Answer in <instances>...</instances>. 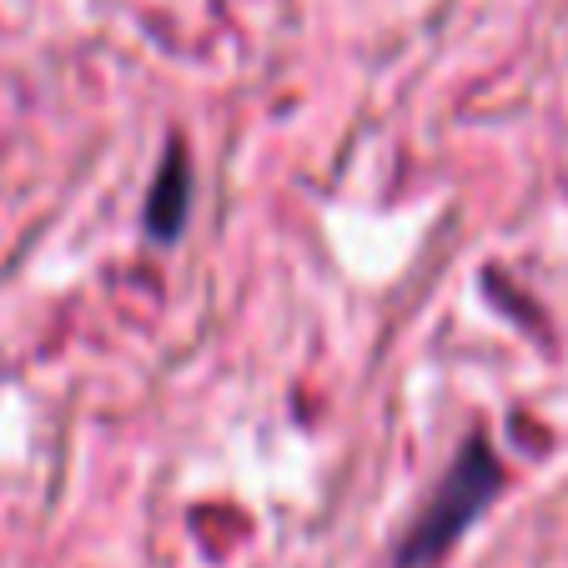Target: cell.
Here are the masks:
<instances>
[{
	"instance_id": "obj_1",
	"label": "cell",
	"mask_w": 568,
	"mask_h": 568,
	"mask_svg": "<svg viewBox=\"0 0 568 568\" xmlns=\"http://www.w3.org/2000/svg\"><path fill=\"white\" fill-rule=\"evenodd\" d=\"M498 494H504V463H498L494 438H488V433H468L463 448L453 453L448 473H443L438 488H433V498L418 508L413 528L403 534V544H397V554H393V568L438 564V558L494 508Z\"/></svg>"
},
{
	"instance_id": "obj_2",
	"label": "cell",
	"mask_w": 568,
	"mask_h": 568,
	"mask_svg": "<svg viewBox=\"0 0 568 568\" xmlns=\"http://www.w3.org/2000/svg\"><path fill=\"white\" fill-rule=\"evenodd\" d=\"M192 192H196V176H192V161H186V146L172 141L146 186V206H141V232L156 247H172L176 236L186 232V222H192Z\"/></svg>"
}]
</instances>
